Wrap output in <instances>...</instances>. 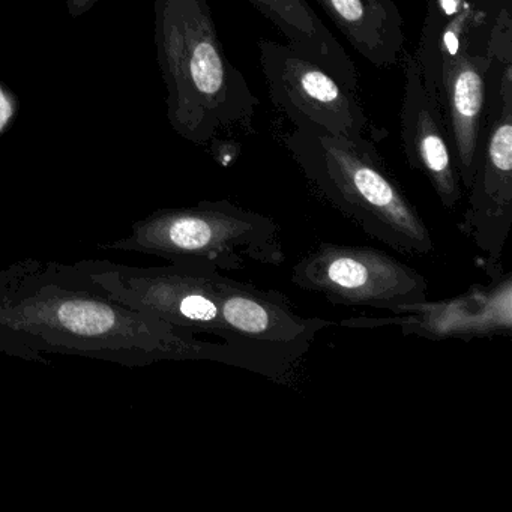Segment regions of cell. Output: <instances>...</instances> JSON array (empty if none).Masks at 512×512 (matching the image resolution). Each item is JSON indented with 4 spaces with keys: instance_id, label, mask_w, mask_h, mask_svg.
Returning a JSON list of instances; mask_svg holds the SVG:
<instances>
[{
    "instance_id": "obj_1",
    "label": "cell",
    "mask_w": 512,
    "mask_h": 512,
    "mask_svg": "<svg viewBox=\"0 0 512 512\" xmlns=\"http://www.w3.org/2000/svg\"><path fill=\"white\" fill-rule=\"evenodd\" d=\"M0 332L40 355L80 356L143 368L209 361L242 368L224 343L118 301L77 263L22 259L0 269Z\"/></svg>"
},
{
    "instance_id": "obj_2",
    "label": "cell",
    "mask_w": 512,
    "mask_h": 512,
    "mask_svg": "<svg viewBox=\"0 0 512 512\" xmlns=\"http://www.w3.org/2000/svg\"><path fill=\"white\" fill-rule=\"evenodd\" d=\"M154 19L173 131L203 148L223 134L251 133L260 101L227 58L208 2L155 0Z\"/></svg>"
},
{
    "instance_id": "obj_3",
    "label": "cell",
    "mask_w": 512,
    "mask_h": 512,
    "mask_svg": "<svg viewBox=\"0 0 512 512\" xmlns=\"http://www.w3.org/2000/svg\"><path fill=\"white\" fill-rule=\"evenodd\" d=\"M283 145L313 190L365 235L404 256H427L434 250L427 223L373 140L293 128Z\"/></svg>"
},
{
    "instance_id": "obj_4",
    "label": "cell",
    "mask_w": 512,
    "mask_h": 512,
    "mask_svg": "<svg viewBox=\"0 0 512 512\" xmlns=\"http://www.w3.org/2000/svg\"><path fill=\"white\" fill-rule=\"evenodd\" d=\"M107 250L133 251L167 262L194 260L218 271H241L250 263L281 266L286 260L278 224L230 200H202L187 208H163L131 226Z\"/></svg>"
},
{
    "instance_id": "obj_5",
    "label": "cell",
    "mask_w": 512,
    "mask_h": 512,
    "mask_svg": "<svg viewBox=\"0 0 512 512\" xmlns=\"http://www.w3.org/2000/svg\"><path fill=\"white\" fill-rule=\"evenodd\" d=\"M214 286L226 329L224 344L239 356L244 370L275 382H289L317 334L334 326L331 320L299 316L277 290L259 289L221 271L215 272Z\"/></svg>"
},
{
    "instance_id": "obj_6",
    "label": "cell",
    "mask_w": 512,
    "mask_h": 512,
    "mask_svg": "<svg viewBox=\"0 0 512 512\" xmlns=\"http://www.w3.org/2000/svg\"><path fill=\"white\" fill-rule=\"evenodd\" d=\"M77 265L118 301L193 334L226 341L214 265L175 260L164 266H130L110 260H80Z\"/></svg>"
},
{
    "instance_id": "obj_7",
    "label": "cell",
    "mask_w": 512,
    "mask_h": 512,
    "mask_svg": "<svg viewBox=\"0 0 512 512\" xmlns=\"http://www.w3.org/2000/svg\"><path fill=\"white\" fill-rule=\"evenodd\" d=\"M292 283L344 307L397 313L428 301L424 275L373 247L322 242L292 269Z\"/></svg>"
},
{
    "instance_id": "obj_8",
    "label": "cell",
    "mask_w": 512,
    "mask_h": 512,
    "mask_svg": "<svg viewBox=\"0 0 512 512\" xmlns=\"http://www.w3.org/2000/svg\"><path fill=\"white\" fill-rule=\"evenodd\" d=\"M257 47L269 98L293 127L349 140H374L376 130L358 92L289 44L260 40Z\"/></svg>"
},
{
    "instance_id": "obj_9",
    "label": "cell",
    "mask_w": 512,
    "mask_h": 512,
    "mask_svg": "<svg viewBox=\"0 0 512 512\" xmlns=\"http://www.w3.org/2000/svg\"><path fill=\"white\" fill-rule=\"evenodd\" d=\"M493 98L467 208L458 223V230L484 253L490 278L503 272L512 227V62L500 64Z\"/></svg>"
},
{
    "instance_id": "obj_10",
    "label": "cell",
    "mask_w": 512,
    "mask_h": 512,
    "mask_svg": "<svg viewBox=\"0 0 512 512\" xmlns=\"http://www.w3.org/2000/svg\"><path fill=\"white\" fill-rule=\"evenodd\" d=\"M400 326L404 335L428 340L472 341L512 334V275L503 271L490 284H476L457 298L418 302L401 307L394 317H355L341 322L349 328Z\"/></svg>"
},
{
    "instance_id": "obj_11",
    "label": "cell",
    "mask_w": 512,
    "mask_h": 512,
    "mask_svg": "<svg viewBox=\"0 0 512 512\" xmlns=\"http://www.w3.org/2000/svg\"><path fill=\"white\" fill-rule=\"evenodd\" d=\"M494 62L488 49H475V41H469L443 62L440 73L437 101L464 191L478 167Z\"/></svg>"
},
{
    "instance_id": "obj_12",
    "label": "cell",
    "mask_w": 512,
    "mask_h": 512,
    "mask_svg": "<svg viewBox=\"0 0 512 512\" xmlns=\"http://www.w3.org/2000/svg\"><path fill=\"white\" fill-rule=\"evenodd\" d=\"M404 92L400 134L407 163L430 182L446 211L454 212L463 197L454 152L437 101L428 94L413 55L404 53Z\"/></svg>"
},
{
    "instance_id": "obj_13",
    "label": "cell",
    "mask_w": 512,
    "mask_h": 512,
    "mask_svg": "<svg viewBox=\"0 0 512 512\" xmlns=\"http://www.w3.org/2000/svg\"><path fill=\"white\" fill-rule=\"evenodd\" d=\"M358 55L374 67L403 59L406 35L395 0H316Z\"/></svg>"
},
{
    "instance_id": "obj_14",
    "label": "cell",
    "mask_w": 512,
    "mask_h": 512,
    "mask_svg": "<svg viewBox=\"0 0 512 512\" xmlns=\"http://www.w3.org/2000/svg\"><path fill=\"white\" fill-rule=\"evenodd\" d=\"M287 44L358 92V68L308 0H248Z\"/></svg>"
},
{
    "instance_id": "obj_15",
    "label": "cell",
    "mask_w": 512,
    "mask_h": 512,
    "mask_svg": "<svg viewBox=\"0 0 512 512\" xmlns=\"http://www.w3.org/2000/svg\"><path fill=\"white\" fill-rule=\"evenodd\" d=\"M493 23L469 0H427V16L415 58L428 94L437 101L443 62L464 44L475 41L476 29ZM439 104V101H437Z\"/></svg>"
},
{
    "instance_id": "obj_16",
    "label": "cell",
    "mask_w": 512,
    "mask_h": 512,
    "mask_svg": "<svg viewBox=\"0 0 512 512\" xmlns=\"http://www.w3.org/2000/svg\"><path fill=\"white\" fill-rule=\"evenodd\" d=\"M0 353H4L7 356H13V358L25 359L29 362H37V364L50 365V361L44 358L40 353L32 352L28 347L22 346L17 341L11 340L7 335L0 332Z\"/></svg>"
},
{
    "instance_id": "obj_17",
    "label": "cell",
    "mask_w": 512,
    "mask_h": 512,
    "mask_svg": "<svg viewBox=\"0 0 512 512\" xmlns=\"http://www.w3.org/2000/svg\"><path fill=\"white\" fill-rule=\"evenodd\" d=\"M208 148L211 149L212 157L224 167L229 166L232 161H235L239 151H241V146L238 143L229 139H221V137L220 139L212 140Z\"/></svg>"
},
{
    "instance_id": "obj_18",
    "label": "cell",
    "mask_w": 512,
    "mask_h": 512,
    "mask_svg": "<svg viewBox=\"0 0 512 512\" xmlns=\"http://www.w3.org/2000/svg\"><path fill=\"white\" fill-rule=\"evenodd\" d=\"M469 2L487 13L491 19H496L502 11L511 10V0H469Z\"/></svg>"
},
{
    "instance_id": "obj_19",
    "label": "cell",
    "mask_w": 512,
    "mask_h": 512,
    "mask_svg": "<svg viewBox=\"0 0 512 512\" xmlns=\"http://www.w3.org/2000/svg\"><path fill=\"white\" fill-rule=\"evenodd\" d=\"M67 2L68 13L73 19H79V17L88 14L100 0H65Z\"/></svg>"
}]
</instances>
